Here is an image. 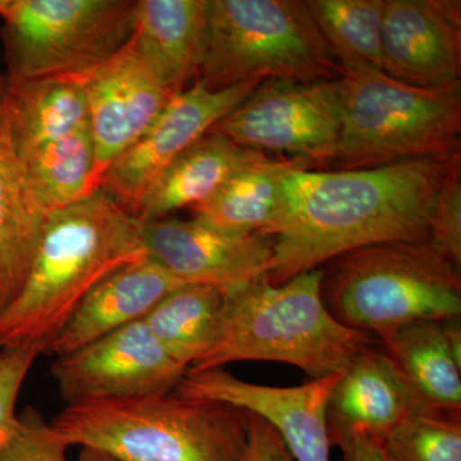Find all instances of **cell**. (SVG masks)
<instances>
[{
  "label": "cell",
  "mask_w": 461,
  "mask_h": 461,
  "mask_svg": "<svg viewBox=\"0 0 461 461\" xmlns=\"http://www.w3.org/2000/svg\"><path fill=\"white\" fill-rule=\"evenodd\" d=\"M460 156L344 171L293 169L282 184L268 281L281 285L355 249L429 241L437 193Z\"/></svg>",
  "instance_id": "6da1fadb"
},
{
  "label": "cell",
  "mask_w": 461,
  "mask_h": 461,
  "mask_svg": "<svg viewBox=\"0 0 461 461\" xmlns=\"http://www.w3.org/2000/svg\"><path fill=\"white\" fill-rule=\"evenodd\" d=\"M141 230L102 189L48 213L29 277L0 313V348L45 353L103 278L148 256Z\"/></svg>",
  "instance_id": "7a4b0ae2"
},
{
  "label": "cell",
  "mask_w": 461,
  "mask_h": 461,
  "mask_svg": "<svg viewBox=\"0 0 461 461\" xmlns=\"http://www.w3.org/2000/svg\"><path fill=\"white\" fill-rule=\"evenodd\" d=\"M323 271L300 273L273 285L264 276L226 291L220 335L189 372L244 360L290 364L312 379L339 375L366 346L371 333L339 323L321 297Z\"/></svg>",
  "instance_id": "3957f363"
},
{
  "label": "cell",
  "mask_w": 461,
  "mask_h": 461,
  "mask_svg": "<svg viewBox=\"0 0 461 461\" xmlns=\"http://www.w3.org/2000/svg\"><path fill=\"white\" fill-rule=\"evenodd\" d=\"M50 423L117 461H245L250 439V412L175 391L67 403Z\"/></svg>",
  "instance_id": "277c9868"
},
{
  "label": "cell",
  "mask_w": 461,
  "mask_h": 461,
  "mask_svg": "<svg viewBox=\"0 0 461 461\" xmlns=\"http://www.w3.org/2000/svg\"><path fill=\"white\" fill-rule=\"evenodd\" d=\"M341 133L330 166L371 168L460 156V83L420 87L381 69L341 67Z\"/></svg>",
  "instance_id": "5b68a950"
},
{
  "label": "cell",
  "mask_w": 461,
  "mask_h": 461,
  "mask_svg": "<svg viewBox=\"0 0 461 461\" xmlns=\"http://www.w3.org/2000/svg\"><path fill=\"white\" fill-rule=\"evenodd\" d=\"M326 264L321 297L348 329L378 336L411 321L460 318V269L429 241L368 245Z\"/></svg>",
  "instance_id": "8992f818"
},
{
  "label": "cell",
  "mask_w": 461,
  "mask_h": 461,
  "mask_svg": "<svg viewBox=\"0 0 461 461\" xmlns=\"http://www.w3.org/2000/svg\"><path fill=\"white\" fill-rule=\"evenodd\" d=\"M341 67L305 2L206 0V42L199 80L223 90L253 80H338Z\"/></svg>",
  "instance_id": "52a82bcc"
},
{
  "label": "cell",
  "mask_w": 461,
  "mask_h": 461,
  "mask_svg": "<svg viewBox=\"0 0 461 461\" xmlns=\"http://www.w3.org/2000/svg\"><path fill=\"white\" fill-rule=\"evenodd\" d=\"M131 0H0L8 76L72 77L131 41Z\"/></svg>",
  "instance_id": "ba28073f"
},
{
  "label": "cell",
  "mask_w": 461,
  "mask_h": 461,
  "mask_svg": "<svg viewBox=\"0 0 461 461\" xmlns=\"http://www.w3.org/2000/svg\"><path fill=\"white\" fill-rule=\"evenodd\" d=\"M341 121L339 78L308 84L266 80L209 132L321 167L335 157Z\"/></svg>",
  "instance_id": "9c48e42d"
},
{
  "label": "cell",
  "mask_w": 461,
  "mask_h": 461,
  "mask_svg": "<svg viewBox=\"0 0 461 461\" xmlns=\"http://www.w3.org/2000/svg\"><path fill=\"white\" fill-rule=\"evenodd\" d=\"M262 83L253 80L209 90L198 80L176 94L141 138L108 167L99 189L130 213L138 214L157 178Z\"/></svg>",
  "instance_id": "30bf717a"
},
{
  "label": "cell",
  "mask_w": 461,
  "mask_h": 461,
  "mask_svg": "<svg viewBox=\"0 0 461 461\" xmlns=\"http://www.w3.org/2000/svg\"><path fill=\"white\" fill-rule=\"evenodd\" d=\"M186 372L187 366L167 353L142 320L51 363V375L67 403L169 393Z\"/></svg>",
  "instance_id": "8fae6325"
},
{
  "label": "cell",
  "mask_w": 461,
  "mask_h": 461,
  "mask_svg": "<svg viewBox=\"0 0 461 461\" xmlns=\"http://www.w3.org/2000/svg\"><path fill=\"white\" fill-rule=\"evenodd\" d=\"M86 96L89 130L96 158V181L132 147L173 98L135 38L104 63L72 76Z\"/></svg>",
  "instance_id": "7c38bea8"
},
{
  "label": "cell",
  "mask_w": 461,
  "mask_h": 461,
  "mask_svg": "<svg viewBox=\"0 0 461 461\" xmlns=\"http://www.w3.org/2000/svg\"><path fill=\"white\" fill-rule=\"evenodd\" d=\"M149 257L186 284L229 291L268 275L273 240L263 233L232 235L198 221L142 222Z\"/></svg>",
  "instance_id": "4fadbf2b"
},
{
  "label": "cell",
  "mask_w": 461,
  "mask_h": 461,
  "mask_svg": "<svg viewBox=\"0 0 461 461\" xmlns=\"http://www.w3.org/2000/svg\"><path fill=\"white\" fill-rule=\"evenodd\" d=\"M382 71L420 87L460 83L461 3L384 0Z\"/></svg>",
  "instance_id": "5bb4252c"
},
{
  "label": "cell",
  "mask_w": 461,
  "mask_h": 461,
  "mask_svg": "<svg viewBox=\"0 0 461 461\" xmlns=\"http://www.w3.org/2000/svg\"><path fill=\"white\" fill-rule=\"evenodd\" d=\"M366 346L339 373L327 406L330 445L353 433L381 438L423 406L381 346ZM430 408V406H429Z\"/></svg>",
  "instance_id": "9a60e30c"
},
{
  "label": "cell",
  "mask_w": 461,
  "mask_h": 461,
  "mask_svg": "<svg viewBox=\"0 0 461 461\" xmlns=\"http://www.w3.org/2000/svg\"><path fill=\"white\" fill-rule=\"evenodd\" d=\"M185 284L149 256L115 269L87 294L45 354L62 357L142 320L163 297Z\"/></svg>",
  "instance_id": "2e32d148"
},
{
  "label": "cell",
  "mask_w": 461,
  "mask_h": 461,
  "mask_svg": "<svg viewBox=\"0 0 461 461\" xmlns=\"http://www.w3.org/2000/svg\"><path fill=\"white\" fill-rule=\"evenodd\" d=\"M84 127L86 96L74 78L8 76L0 83V140L14 163Z\"/></svg>",
  "instance_id": "e0dca14e"
},
{
  "label": "cell",
  "mask_w": 461,
  "mask_h": 461,
  "mask_svg": "<svg viewBox=\"0 0 461 461\" xmlns=\"http://www.w3.org/2000/svg\"><path fill=\"white\" fill-rule=\"evenodd\" d=\"M377 339L424 405L461 412L460 318L411 321Z\"/></svg>",
  "instance_id": "ac0fdd59"
},
{
  "label": "cell",
  "mask_w": 461,
  "mask_h": 461,
  "mask_svg": "<svg viewBox=\"0 0 461 461\" xmlns=\"http://www.w3.org/2000/svg\"><path fill=\"white\" fill-rule=\"evenodd\" d=\"M133 38L173 95L196 83L206 42V0L136 2Z\"/></svg>",
  "instance_id": "d6986e66"
},
{
  "label": "cell",
  "mask_w": 461,
  "mask_h": 461,
  "mask_svg": "<svg viewBox=\"0 0 461 461\" xmlns=\"http://www.w3.org/2000/svg\"><path fill=\"white\" fill-rule=\"evenodd\" d=\"M264 156L221 133H206L149 187L136 217L150 222L178 209L204 204L236 173Z\"/></svg>",
  "instance_id": "ffe728a7"
},
{
  "label": "cell",
  "mask_w": 461,
  "mask_h": 461,
  "mask_svg": "<svg viewBox=\"0 0 461 461\" xmlns=\"http://www.w3.org/2000/svg\"><path fill=\"white\" fill-rule=\"evenodd\" d=\"M296 168L313 167L305 160L264 156L230 177L213 198L191 209L194 220L232 235H266L280 212L285 176Z\"/></svg>",
  "instance_id": "44dd1931"
},
{
  "label": "cell",
  "mask_w": 461,
  "mask_h": 461,
  "mask_svg": "<svg viewBox=\"0 0 461 461\" xmlns=\"http://www.w3.org/2000/svg\"><path fill=\"white\" fill-rule=\"evenodd\" d=\"M224 306L223 288L185 284L163 297L142 321L167 353L189 371L217 341Z\"/></svg>",
  "instance_id": "7402d4cb"
},
{
  "label": "cell",
  "mask_w": 461,
  "mask_h": 461,
  "mask_svg": "<svg viewBox=\"0 0 461 461\" xmlns=\"http://www.w3.org/2000/svg\"><path fill=\"white\" fill-rule=\"evenodd\" d=\"M45 218L0 140V313L29 277Z\"/></svg>",
  "instance_id": "603a6c76"
},
{
  "label": "cell",
  "mask_w": 461,
  "mask_h": 461,
  "mask_svg": "<svg viewBox=\"0 0 461 461\" xmlns=\"http://www.w3.org/2000/svg\"><path fill=\"white\" fill-rule=\"evenodd\" d=\"M16 166L33 199L47 214L99 189L89 127L48 142Z\"/></svg>",
  "instance_id": "cb8c5ba5"
},
{
  "label": "cell",
  "mask_w": 461,
  "mask_h": 461,
  "mask_svg": "<svg viewBox=\"0 0 461 461\" xmlns=\"http://www.w3.org/2000/svg\"><path fill=\"white\" fill-rule=\"evenodd\" d=\"M305 5L339 67L382 71L384 0H308Z\"/></svg>",
  "instance_id": "d4e9b609"
},
{
  "label": "cell",
  "mask_w": 461,
  "mask_h": 461,
  "mask_svg": "<svg viewBox=\"0 0 461 461\" xmlns=\"http://www.w3.org/2000/svg\"><path fill=\"white\" fill-rule=\"evenodd\" d=\"M375 439L386 461H461L460 412L420 406Z\"/></svg>",
  "instance_id": "484cf974"
},
{
  "label": "cell",
  "mask_w": 461,
  "mask_h": 461,
  "mask_svg": "<svg viewBox=\"0 0 461 461\" xmlns=\"http://www.w3.org/2000/svg\"><path fill=\"white\" fill-rule=\"evenodd\" d=\"M65 437L32 408L16 415L7 438L0 445V461H67Z\"/></svg>",
  "instance_id": "4316f807"
},
{
  "label": "cell",
  "mask_w": 461,
  "mask_h": 461,
  "mask_svg": "<svg viewBox=\"0 0 461 461\" xmlns=\"http://www.w3.org/2000/svg\"><path fill=\"white\" fill-rule=\"evenodd\" d=\"M461 160L451 166L442 182L429 221V244L447 258L455 267H461Z\"/></svg>",
  "instance_id": "83f0119b"
},
{
  "label": "cell",
  "mask_w": 461,
  "mask_h": 461,
  "mask_svg": "<svg viewBox=\"0 0 461 461\" xmlns=\"http://www.w3.org/2000/svg\"><path fill=\"white\" fill-rule=\"evenodd\" d=\"M39 354L38 348L25 346L5 348L0 353V445L16 420L18 396Z\"/></svg>",
  "instance_id": "f1b7e54d"
},
{
  "label": "cell",
  "mask_w": 461,
  "mask_h": 461,
  "mask_svg": "<svg viewBox=\"0 0 461 461\" xmlns=\"http://www.w3.org/2000/svg\"><path fill=\"white\" fill-rule=\"evenodd\" d=\"M245 461H295L268 421L250 412V439Z\"/></svg>",
  "instance_id": "f546056e"
},
{
  "label": "cell",
  "mask_w": 461,
  "mask_h": 461,
  "mask_svg": "<svg viewBox=\"0 0 461 461\" xmlns=\"http://www.w3.org/2000/svg\"><path fill=\"white\" fill-rule=\"evenodd\" d=\"M341 450V461H386L377 439L366 433H353L335 445Z\"/></svg>",
  "instance_id": "4dcf8cb0"
},
{
  "label": "cell",
  "mask_w": 461,
  "mask_h": 461,
  "mask_svg": "<svg viewBox=\"0 0 461 461\" xmlns=\"http://www.w3.org/2000/svg\"><path fill=\"white\" fill-rule=\"evenodd\" d=\"M78 461H117L104 453H100L93 448L81 447Z\"/></svg>",
  "instance_id": "1f68e13d"
},
{
  "label": "cell",
  "mask_w": 461,
  "mask_h": 461,
  "mask_svg": "<svg viewBox=\"0 0 461 461\" xmlns=\"http://www.w3.org/2000/svg\"><path fill=\"white\" fill-rule=\"evenodd\" d=\"M2 350H3V348H0V353H2Z\"/></svg>",
  "instance_id": "d6a6232c"
}]
</instances>
